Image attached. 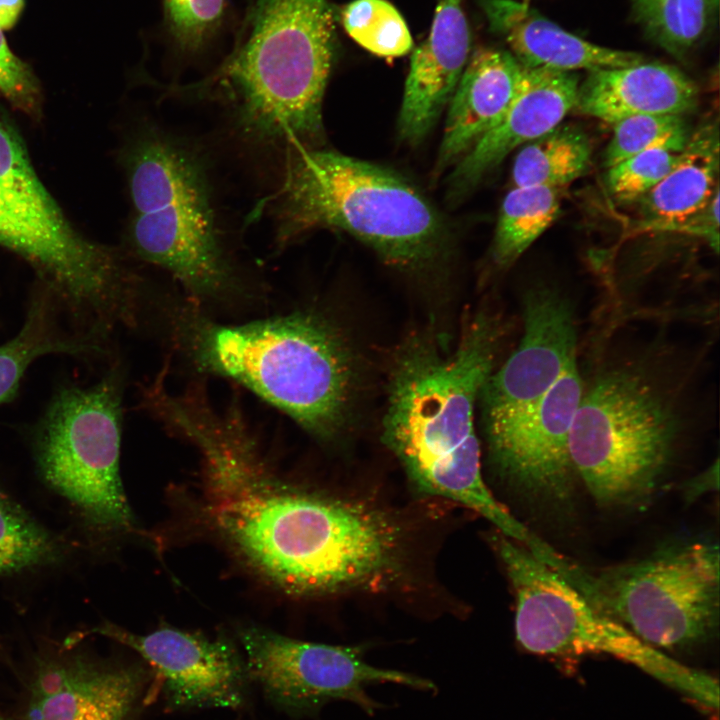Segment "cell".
<instances>
[{
  "label": "cell",
  "mask_w": 720,
  "mask_h": 720,
  "mask_svg": "<svg viewBox=\"0 0 720 720\" xmlns=\"http://www.w3.org/2000/svg\"><path fill=\"white\" fill-rule=\"evenodd\" d=\"M202 456L217 528L284 589L303 595L377 592L401 577L406 534L392 514L275 481L246 431L218 437Z\"/></svg>",
  "instance_id": "6da1fadb"
},
{
  "label": "cell",
  "mask_w": 720,
  "mask_h": 720,
  "mask_svg": "<svg viewBox=\"0 0 720 720\" xmlns=\"http://www.w3.org/2000/svg\"><path fill=\"white\" fill-rule=\"evenodd\" d=\"M499 320L479 312L455 342L415 334L391 365L383 441L422 492L481 514L498 532L525 545L537 535L495 498L481 469L475 410L494 370L501 338Z\"/></svg>",
  "instance_id": "7a4b0ae2"
},
{
  "label": "cell",
  "mask_w": 720,
  "mask_h": 720,
  "mask_svg": "<svg viewBox=\"0 0 720 720\" xmlns=\"http://www.w3.org/2000/svg\"><path fill=\"white\" fill-rule=\"evenodd\" d=\"M522 337L486 380L479 400L490 461L527 500L567 505L575 480L568 448L585 382L578 365L574 305L558 288L523 296Z\"/></svg>",
  "instance_id": "3957f363"
},
{
  "label": "cell",
  "mask_w": 720,
  "mask_h": 720,
  "mask_svg": "<svg viewBox=\"0 0 720 720\" xmlns=\"http://www.w3.org/2000/svg\"><path fill=\"white\" fill-rule=\"evenodd\" d=\"M335 40L327 0H252L224 62L202 80L166 92L219 103L241 146L280 165L321 136Z\"/></svg>",
  "instance_id": "277c9868"
},
{
  "label": "cell",
  "mask_w": 720,
  "mask_h": 720,
  "mask_svg": "<svg viewBox=\"0 0 720 720\" xmlns=\"http://www.w3.org/2000/svg\"><path fill=\"white\" fill-rule=\"evenodd\" d=\"M176 343L199 371L230 378L328 439L346 421L355 384L343 338L311 312L220 324L195 303L172 317Z\"/></svg>",
  "instance_id": "5b68a950"
},
{
  "label": "cell",
  "mask_w": 720,
  "mask_h": 720,
  "mask_svg": "<svg viewBox=\"0 0 720 720\" xmlns=\"http://www.w3.org/2000/svg\"><path fill=\"white\" fill-rule=\"evenodd\" d=\"M274 191L261 201L284 247L320 228L349 233L391 265L416 269L439 254L441 218L397 173L330 150L292 151Z\"/></svg>",
  "instance_id": "8992f818"
},
{
  "label": "cell",
  "mask_w": 720,
  "mask_h": 720,
  "mask_svg": "<svg viewBox=\"0 0 720 720\" xmlns=\"http://www.w3.org/2000/svg\"><path fill=\"white\" fill-rule=\"evenodd\" d=\"M135 255L174 277L195 300L240 289L213 197L208 161L190 139L144 119L124 150Z\"/></svg>",
  "instance_id": "52a82bcc"
},
{
  "label": "cell",
  "mask_w": 720,
  "mask_h": 720,
  "mask_svg": "<svg viewBox=\"0 0 720 720\" xmlns=\"http://www.w3.org/2000/svg\"><path fill=\"white\" fill-rule=\"evenodd\" d=\"M675 398L641 366H614L584 392L569 434L577 479L603 508L645 509L682 431Z\"/></svg>",
  "instance_id": "ba28073f"
},
{
  "label": "cell",
  "mask_w": 720,
  "mask_h": 720,
  "mask_svg": "<svg viewBox=\"0 0 720 720\" xmlns=\"http://www.w3.org/2000/svg\"><path fill=\"white\" fill-rule=\"evenodd\" d=\"M598 612L653 647L694 648L719 629V545L704 537L662 542L648 555L589 567L549 546L537 556Z\"/></svg>",
  "instance_id": "9c48e42d"
},
{
  "label": "cell",
  "mask_w": 720,
  "mask_h": 720,
  "mask_svg": "<svg viewBox=\"0 0 720 720\" xmlns=\"http://www.w3.org/2000/svg\"><path fill=\"white\" fill-rule=\"evenodd\" d=\"M492 545L516 598L515 635L528 652L557 657L603 653L629 662L708 710H718V681L647 644L598 612L523 544L497 532Z\"/></svg>",
  "instance_id": "30bf717a"
},
{
  "label": "cell",
  "mask_w": 720,
  "mask_h": 720,
  "mask_svg": "<svg viewBox=\"0 0 720 720\" xmlns=\"http://www.w3.org/2000/svg\"><path fill=\"white\" fill-rule=\"evenodd\" d=\"M122 383L112 370L90 386L65 384L32 433L44 481L102 531H130L133 516L120 472Z\"/></svg>",
  "instance_id": "8fae6325"
},
{
  "label": "cell",
  "mask_w": 720,
  "mask_h": 720,
  "mask_svg": "<svg viewBox=\"0 0 720 720\" xmlns=\"http://www.w3.org/2000/svg\"><path fill=\"white\" fill-rule=\"evenodd\" d=\"M0 245L30 263L78 333L104 338L134 320L135 274L116 251L74 230L56 204L0 185Z\"/></svg>",
  "instance_id": "7c38bea8"
},
{
  "label": "cell",
  "mask_w": 720,
  "mask_h": 720,
  "mask_svg": "<svg viewBox=\"0 0 720 720\" xmlns=\"http://www.w3.org/2000/svg\"><path fill=\"white\" fill-rule=\"evenodd\" d=\"M239 638L252 682L273 707L293 718L317 717L337 700L353 702L373 715L384 705L367 694L365 688L372 684L436 690L428 679L370 665L361 645L301 641L259 627L242 629Z\"/></svg>",
  "instance_id": "4fadbf2b"
},
{
  "label": "cell",
  "mask_w": 720,
  "mask_h": 720,
  "mask_svg": "<svg viewBox=\"0 0 720 720\" xmlns=\"http://www.w3.org/2000/svg\"><path fill=\"white\" fill-rule=\"evenodd\" d=\"M88 635L109 638L141 656L157 675L171 709H239L247 704L253 682L243 654L227 640L171 627L141 635L104 622L69 635L63 646L75 647Z\"/></svg>",
  "instance_id": "5bb4252c"
},
{
  "label": "cell",
  "mask_w": 720,
  "mask_h": 720,
  "mask_svg": "<svg viewBox=\"0 0 720 720\" xmlns=\"http://www.w3.org/2000/svg\"><path fill=\"white\" fill-rule=\"evenodd\" d=\"M60 651L38 659L25 720H137L146 670Z\"/></svg>",
  "instance_id": "9a60e30c"
},
{
  "label": "cell",
  "mask_w": 720,
  "mask_h": 720,
  "mask_svg": "<svg viewBox=\"0 0 720 720\" xmlns=\"http://www.w3.org/2000/svg\"><path fill=\"white\" fill-rule=\"evenodd\" d=\"M579 85L575 72L524 67L519 90L502 118L466 152L451 174L453 191L471 188L514 149L560 125L574 110Z\"/></svg>",
  "instance_id": "2e32d148"
},
{
  "label": "cell",
  "mask_w": 720,
  "mask_h": 720,
  "mask_svg": "<svg viewBox=\"0 0 720 720\" xmlns=\"http://www.w3.org/2000/svg\"><path fill=\"white\" fill-rule=\"evenodd\" d=\"M471 52L462 0H440L428 37L410 58L398 130L410 143L422 140L450 101Z\"/></svg>",
  "instance_id": "e0dca14e"
},
{
  "label": "cell",
  "mask_w": 720,
  "mask_h": 720,
  "mask_svg": "<svg viewBox=\"0 0 720 720\" xmlns=\"http://www.w3.org/2000/svg\"><path fill=\"white\" fill-rule=\"evenodd\" d=\"M490 30L509 46L527 68L588 72L635 65L645 61L635 52L612 49L582 39L561 28L529 4L515 0H480Z\"/></svg>",
  "instance_id": "ac0fdd59"
},
{
  "label": "cell",
  "mask_w": 720,
  "mask_h": 720,
  "mask_svg": "<svg viewBox=\"0 0 720 720\" xmlns=\"http://www.w3.org/2000/svg\"><path fill=\"white\" fill-rule=\"evenodd\" d=\"M698 99L696 84L678 68L643 61L588 72L574 109L613 125L637 115H685Z\"/></svg>",
  "instance_id": "d6986e66"
},
{
  "label": "cell",
  "mask_w": 720,
  "mask_h": 720,
  "mask_svg": "<svg viewBox=\"0 0 720 720\" xmlns=\"http://www.w3.org/2000/svg\"><path fill=\"white\" fill-rule=\"evenodd\" d=\"M523 72L524 67L508 51L479 48L470 55L449 101L438 171L499 122L519 90Z\"/></svg>",
  "instance_id": "ffe728a7"
},
{
  "label": "cell",
  "mask_w": 720,
  "mask_h": 720,
  "mask_svg": "<svg viewBox=\"0 0 720 720\" xmlns=\"http://www.w3.org/2000/svg\"><path fill=\"white\" fill-rule=\"evenodd\" d=\"M719 128L692 131L675 167L636 202L647 223L671 228L706 209L719 190Z\"/></svg>",
  "instance_id": "44dd1931"
},
{
  "label": "cell",
  "mask_w": 720,
  "mask_h": 720,
  "mask_svg": "<svg viewBox=\"0 0 720 720\" xmlns=\"http://www.w3.org/2000/svg\"><path fill=\"white\" fill-rule=\"evenodd\" d=\"M65 315L53 293L40 283L30 297L23 324L0 344V405L11 401L29 366L49 354L90 356L103 352L99 343L62 328Z\"/></svg>",
  "instance_id": "7402d4cb"
},
{
  "label": "cell",
  "mask_w": 720,
  "mask_h": 720,
  "mask_svg": "<svg viewBox=\"0 0 720 720\" xmlns=\"http://www.w3.org/2000/svg\"><path fill=\"white\" fill-rule=\"evenodd\" d=\"M591 153V143L582 130L560 124L517 153L511 171L512 187L562 190L588 170Z\"/></svg>",
  "instance_id": "603a6c76"
},
{
  "label": "cell",
  "mask_w": 720,
  "mask_h": 720,
  "mask_svg": "<svg viewBox=\"0 0 720 720\" xmlns=\"http://www.w3.org/2000/svg\"><path fill=\"white\" fill-rule=\"evenodd\" d=\"M561 190L512 187L502 201L492 246L500 267L512 265L557 219Z\"/></svg>",
  "instance_id": "cb8c5ba5"
},
{
  "label": "cell",
  "mask_w": 720,
  "mask_h": 720,
  "mask_svg": "<svg viewBox=\"0 0 720 720\" xmlns=\"http://www.w3.org/2000/svg\"><path fill=\"white\" fill-rule=\"evenodd\" d=\"M718 6L714 0H632L648 38L679 59L702 41Z\"/></svg>",
  "instance_id": "d4e9b609"
},
{
  "label": "cell",
  "mask_w": 720,
  "mask_h": 720,
  "mask_svg": "<svg viewBox=\"0 0 720 720\" xmlns=\"http://www.w3.org/2000/svg\"><path fill=\"white\" fill-rule=\"evenodd\" d=\"M65 543L0 490V577L62 561Z\"/></svg>",
  "instance_id": "484cf974"
},
{
  "label": "cell",
  "mask_w": 720,
  "mask_h": 720,
  "mask_svg": "<svg viewBox=\"0 0 720 720\" xmlns=\"http://www.w3.org/2000/svg\"><path fill=\"white\" fill-rule=\"evenodd\" d=\"M339 16L349 36L374 55L401 57L413 47L405 20L386 0H354L341 9Z\"/></svg>",
  "instance_id": "4316f807"
},
{
  "label": "cell",
  "mask_w": 720,
  "mask_h": 720,
  "mask_svg": "<svg viewBox=\"0 0 720 720\" xmlns=\"http://www.w3.org/2000/svg\"><path fill=\"white\" fill-rule=\"evenodd\" d=\"M226 0H163L164 28L175 57L198 58L216 39L226 19Z\"/></svg>",
  "instance_id": "83f0119b"
},
{
  "label": "cell",
  "mask_w": 720,
  "mask_h": 720,
  "mask_svg": "<svg viewBox=\"0 0 720 720\" xmlns=\"http://www.w3.org/2000/svg\"><path fill=\"white\" fill-rule=\"evenodd\" d=\"M691 130L685 115H637L613 124V134L605 150L606 168L637 153L661 147H685Z\"/></svg>",
  "instance_id": "f1b7e54d"
},
{
  "label": "cell",
  "mask_w": 720,
  "mask_h": 720,
  "mask_svg": "<svg viewBox=\"0 0 720 720\" xmlns=\"http://www.w3.org/2000/svg\"><path fill=\"white\" fill-rule=\"evenodd\" d=\"M683 149L654 148L608 167L606 185L609 193L619 202H636L675 167Z\"/></svg>",
  "instance_id": "f546056e"
},
{
  "label": "cell",
  "mask_w": 720,
  "mask_h": 720,
  "mask_svg": "<svg viewBox=\"0 0 720 720\" xmlns=\"http://www.w3.org/2000/svg\"><path fill=\"white\" fill-rule=\"evenodd\" d=\"M0 185L18 192L38 204H55L37 177L21 140L1 117Z\"/></svg>",
  "instance_id": "4dcf8cb0"
},
{
  "label": "cell",
  "mask_w": 720,
  "mask_h": 720,
  "mask_svg": "<svg viewBox=\"0 0 720 720\" xmlns=\"http://www.w3.org/2000/svg\"><path fill=\"white\" fill-rule=\"evenodd\" d=\"M0 92L24 112H37L39 93L36 82L27 67L9 49L1 29Z\"/></svg>",
  "instance_id": "1f68e13d"
},
{
  "label": "cell",
  "mask_w": 720,
  "mask_h": 720,
  "mask_svg": "<svg viewBox=\"0 0 720 720\" xmlns=\"http://www.w3.org/2000/svg\"><path fill=\"white\" fill-rule=\"evenodd\" d=\"M718 487V464L711 466L708 470L699 474L687 482L684 488V495L688 500L695 499L699 495Z\"/></svg>",
  "instance_id": "d6a6232c"
},
{
  "label": "cell",
  "mask_w": 720,
  "mask_h": 720,
  "mask_svg": "<svg viewBox=\"0 0 720 720\" xmlns=\"http://www.w3.org/2000/svg\"><path fill=\"white\" fill-rule=\"evenodd\" d=\"M24 0H0V29H9L17 21Z\"/></svg>",
  "instance_id": "836d02e7"
},
{
  "label": "cell",
  "mask_w": 720,
  "mask_h": 720,
  "mask_svg": "<svg viewBox=\"0 0 720 720\" xmlns=\"http://www.w3.org/2000/svg\"><path fill=\"white\" fill-rule=\"evenodd\" d=\"M0 720H8L3 714L0 713Z\"/></svg>",
  "instance_id": "e575fe53"
},
{
  "label": "cell",
  "mask_w": 720,
  "mask_h": 720,
  "mask_svg": "<svg viewBox=\"0 0 720 720\" xmlns=\"http://www.w3.org/2000/svg\"><path fill=\"white\" fill-rule=\"evenodd\" d=\"M521 2H523L525 4H529L530 0H522Z\"/></svg>",
  "instance_id": "d590c367"
},
{
  "label": "cell",
  "mask_w": 720,
  "mask_h": 720,
  "mask_svg": "<svg viewBox=\"0 0 720 720\" xmlns=\"http://www.w3.org/2000/svg\"><path fill=\"white\" fill-rule=\"evenodd\" d=\"M714 1L719 4V0H714Z\"/></svg>",
  "instance_id": "8d00e7d4"
}]
</instances>
